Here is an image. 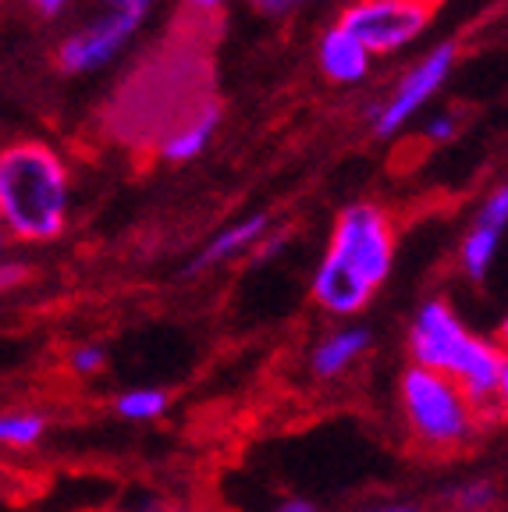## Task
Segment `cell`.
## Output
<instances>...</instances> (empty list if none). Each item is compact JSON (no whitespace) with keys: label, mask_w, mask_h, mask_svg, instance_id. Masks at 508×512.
I'll use <instances>...</instances> for the list:
<instances>
[{"label":"cell","mask_w":508,"mask_h":512,"mask_svg":"<svg viewBox=\"0 0 508 512\" xmlns=\"http://www.w3.org/2000/svg\"><path fill=\"white\" fill-rule=\"evenodd\" d=\"M395 260L391 217L374 203L345 207L334 221L331 242L313 274V303L331 317H352L366 310L377 288L388 281Z\"/></svg>","instance_id":"1"},{"label":"cell","mask_w":508,"mask_h":512,"mask_svg":"<svg viewBox=\"0 0 508 512\" xmlns=\"http://www.w3.org/2000/svg\"><path fill=\"white\" fill-rule=\"evenodd\" d=\"M72 178L50 143L22 139L0 153V221L18 242H50L68 224Z\"/></svg>","instance_id":"2"},{"label":"cell","mask_w":508,"mask_h":512,"mask_svg":"<svg viewBox=\"0 0 508 512\" xmlns=\"http://www.w3.org/2000/svg\"><path fill=\"white\" fill-rule=\"evenodd\" d=\"M409 356L420 367L455 377L469 392V399L484 409V416L494 413L505 349L498 345V338L473 335L445 299H427L416 310L413 328H409Z\"/></svg>","instance_id":"3"},{"label":"cell","mask_w":508,"mask_h":512,"mask_svg":"<svg viewBox=\"0 0 508 512\" xmlns=\"http://www.w3.org/2000/svg\"><path fill=\"white\" fill-rule=\"evenodd\" d=\"M398 399H402L405 427L413 434V441L427 452H455L466 441H473L480 427L484 409L469 399L455 377L441 374L430 367L405 370L398 381Z\"/></svg>","instance_id":"4"},{"label":"cell","mask_w":508,"mask_h":512,"mask_svg":"<svg viewBox=\"0 0 508 512\" xmlns=\"http://www.w3.org/2000/svg\"><path fill=\"white\" fill-rule=\"evenodd\" d=\"M338 25L356 36L370 54H398L430 25V8L420 0H352Z\"/></svg>","instance_id":"5"},{"label":"cell","mask_w":508,"mask_h":512,"mask_svg":"<svg viewBox=\"0 0 508 512\" xmlns=\"http://www.w3.org/2000/svg\"><path fill=\"white\" fill-rule=\"evenodd\" d=\"M146 11H150V0H146V4H132V8H107L104 15L93 18L86 29L64 36L61 47H57L61 72L86 75V72L107 68V64L128 47L135 29L143 25Z\"/></svg>","instance_id":"6"},{"label":"cell","mask_w":508,"mask_h":512,"mask_svg":"<svg viewBox=\"0 0 508 512\" xmlns=\"http://www.w3.org/2000/svg\"><path fill=\"white\" fill-rule=\"evenodd\" d=\"M452 64H455V43H441V47H434L427 57H420V61L405 72V79L395 86V93L377 107V114H374L377 136H384V139L395 136L398 128L437 93V86L452 72Z\"/></svg>","instance_id":"7"},{"label":"cell","mask_w":508,"mask_h":512,"mask_svg":"<svg viewBox=\"0 0 508 512\" xmlns=\"http://www.w3.org/2000/svg\"><path fill=\"white\" fill-rule=\"evenodd\" d=\"M317 57H320V72H324L331 82H338V86L363 82L366 75H370V61H374V54H370V50H366L363 43L338 22L324 32Z\"/></svg>","instance_id":"8"},{"label":"cell","mask_w":508,"mask_h":512,"mask_svg":"<svg viewBox=\"0 0 508 512\" xmlns=\"http://www.w3.org/2000/svg\"><path fill=\"white\" fill-rule=\"evenodd\" d=\"M217 121H221V107L210 100V104H203L199 111H192L182 125L171 128L167 136H160L157 153L164 160H171V164H185V160L199 157V153L207 150L210 139H214Z\"/></svg>","instance_id":"9"},{"label":"cell","mask_w":508,"mask_h":512,"mask_svg":"<svg viewBox=\"0 0 508 512\" xmlns=\"http://www.w3.org/2000/svg\"><path fill=\"white\" fill-rule=\"evenodd\" d=\"M267 224H270L267 214H249V217H242V221L231 224V228H224V232H217L214 239L207 242V249L189 264V274L217 267V264H224V260H231V256H239L242 249L256 246V242L267 235Z\"/></svg>","instance_id":"10"},{"label":"cell","mask_w":508,"mask_h":512,"mask_svg":"<svg viewBox=\"0 0 508 512\" xmlns=\"http://www.w3.org/2000/svg\"><path fill=\"white\" fill-rule=\"evenodd\" d=\"M366 345H370V331L366 328H338L331 331V335H324L317 342V349H313L310 356V367L317 377H338L345 374V370L352 367V363L359 360L366 352Z\"/></svg>","instance_id":"11"},{"label":"cell","mask_w":508,"mask_h":512,"mask_svg":"<svg viewBox=\"0 0 508 512\" xmlns=\"http://www.w3.org/2000/svg\"><path fill=\"white\" fill-rule=\"evenodd\" d=\"M498 246H501V232L498 228H487V224H473L469 235L462 239V271L473 281H484L491 274L494 260H498Z\"/></svg>","instance_id":"12"},{"label":"cell","mask_w":508,"mask_h":512,"mask_svg":"<svg viewBox=\"0 0 508 512\" xmlns=\"http://www.w3.org/2000/svg\"><path fill=\"white\" fill-rule=\"evenodd\" d=\"M47 431V420L40 413H29V409H18V413H4L0 420V441L8 448H32Z\"/></svg>","instance_id":"13"},{"label":"cell","mask_w":508,"mask_h":512,"mask_svg":"<svg viewBox=\"0 0 508 512\" xmlns=\"http://www.w3.org/2000/svg\"><path fill=\"white\" fill-rule=\"evenodd\" d=\"M114 406L125 420H157V416L167 413L171 399L160 388H132V392H121Z\"/></svg>","instance_id":"14"},{"label":"cell","mask_w":508,"mask_h":512,"mask_svg":"<svg viewBox=\"0 0 508 512\" xmlns=\"http://www.w3.org/2000/svg\"><path fill=\"white\" fill-rule=\"evenodd\" d=\"M494 498H498V491L491 488V484H462L459 491H452V505L455 512H487L494 505Z\"/></svg>","instance_id":"15"},{"label":"cell","mask_w":508,"mask_h":512,"mask_svg":"<svg viewBox=\"0 0 508 512\" xmlns=\"http://www.w3.org/2000/svg\"><path fill=\"white\" fill-rule=\"evenodd\" d=\"M477 224L498 228V232H505V228H508V182H501L498 189H494L491 196H487V200L480 203Z\"/></svg>","instance_id":"16"},{"label":"cell","mask_w":508,"mask_h":512,"mask_svg":"<svg viewBox=\"0 0 508 512\" xmlns=\"http://www.w3.org/2000/svg\"><path fill=\"white\" fill-rule=\"evenodd\" d=\"M107 363V352L100 349V345H75L72 352H68V370L79 377H93L100 374Z\"/></svg>","instance_id":"17"},{"label":"cell","mask_w":508,"mask_h":512,"mask_svg":"<svg viewBox=\"0 0 508 512\" xmlns=\"http://www.w3.org/2000/svg\"><path fill=\"white\" fill-rule=\"evenodd\" d=\"M459 132V121H455V114H434V118L423 125V136H427V143H448V139Z\"/></svg>","instance_id":"18"},{"label":"cell","mask_w":508,"mask_h":512,"mask_svg":"<svg viewBox=\"0 0 508 512\" xmlns=\"http://www.w3.org/2000/svg\"><path fill=\"white\" fill-rule=\"evenodd\" d=\"M494 413L508 416V352H505V367H501V377H498V392H494Z\"/></svg>","instance_id":"19"},{"label":"cell","mask_w":508,"mask_h":512,"mask_svg":"<svg viewBox=\"0 0 508 512\" xmlns=\"http://www.w3.org/2000/svg\"><path fill=\"white\" fill-rule=\"evenodd\" d=\"M256 8L267 11V15H285L292 8H302V4H310V0H253Z\"/></svg>","instance_id":"20"},{"label":"cell","mask_w":508,"mask_h":512,"mask_svg":"<svg viewBox=\"0 0 508 512\" xmlns=\"http://www.w3.org/2000/svg\"><path fill=\"white\" fill-rule=\"evenodd\" d=\"M25 4H29L32 11H40L43 18H54L68 8V0H25Z\"/></svg>","instance_id":"21"},{"label":"cell","mask_w":508,"mask_h":512,"mask_svg":"<svg viewBox=\"0 0 508 512\" xmlns=\"http://www.w3.org/2000/svg\"><path fill=\"white\" fill-rule=\"evenodd\" d=\"M182 4L196 15H217L224 8V0H182Z\"/></svg>","instance_id":"22"},{"label":"cell","mask_w":508,"mask_h":512,"mask_svg":"<svg viewBox=\"0 0 508 512\" xmlns=\"http://www.w3.org/2000/svg\"><path fill=\"white\" fill-rule=\"evenodd\" d=\"M356 512H420V505L413 502H384V505H366V509Z\"/></svg>","instance_id":"23"},{"label":"cell","mask_w":508,"mask_h":512,"mask_svg":"<svg viewBox=\"0 0 508 512\" xmlns=\"http://www.w3.org/2000/svg\"><path fill=\"white\" fill-rule=\"evenodd\" d=\"M274 512H317V505L306 502V498H288V502H281Z\"/></svg>","instance_id":"24"},{"label":"cell","mask_w":508,"mask_h":512,"mask_svg":"<svg viewBox=\"0 0 508 512\" xmlns=\"http://www.w3.org/2000/svg\"><path fill=\"white\" fill-rule=\"evenodd\" d=\"M494 338H498V345H501V349L508 352V317H505V320H501V324H498V335H494Z\"/></svg>","instance_id":"25"},{"label":"cell","mask_w":508,"mask_h":512,"mask_svg":"<svg viewBox=\"0 0 508 512\" xmlns=\"http://www.w3.org/2000/svg\"><path fill=\"white\" fill-rule=\"evenodd\" d=\"M104 8H132V4H146V0H100Z\"/></svg>","instance_id":"26"},{"label":"cell","mask_w":508,"mask_h":512,"mask_svg":"<svg viewBox=\"0 0 508 512\" xmlns=\"http://www.w3.org/2000/svg\"><path fill=\"white\" fill-rule=\"evenodd\" d=\"M420 4H427V8H430V11H434V8H437V4H445V0H420Z\"/></svg>","instance_id":"27"}]
</instances>
